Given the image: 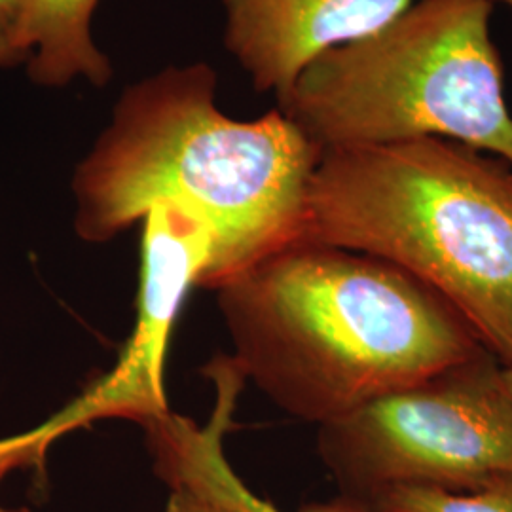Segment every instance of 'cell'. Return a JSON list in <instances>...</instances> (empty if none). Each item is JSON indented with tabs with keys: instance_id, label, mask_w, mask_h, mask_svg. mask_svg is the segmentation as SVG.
Segmentation results:
<instances>
[{
	"instance_id": "6da1fadb",
	"label": "cell",
	"mask_w": 512,
	"mask_h": 512,
	"mask_svg": "<svg viewBox=\"0 0 512 512\" xmlns=\"http://www.w3.org/2000/svg\"><path fill=\"white\" fill-rule=\"evenodd\" d=\"M207 63L167 67L131 84L73 177L74 230L107 243L154 203L200 220L211 238L202 287L215 291L302 241L321 148L279 109L236 120L217 107Z\"/></svg>"
},
{
	"instance_id": "7a4b0ae2",
	"label": "cell",
	"mask_w": 512,
	"mask_h": 512,
	"mask_svg": "<svg viewBox=\"0 0 512 512\" xmlns=\"http://www.w3.org/2000/svg\"><path fill=\"white\" fill-rule=\"evenodd\" d=\"M215 293L243 382L315 427L484 348L458 311L418 279L321 243L277 251Z\"/></svg>"
},
{
	"instance_id": "3957f363",
	"label": "cell",
	"mask_w": 512,
	"mask_h": 512,
	"mask_svg": "<svg viewBox=\"0 0 512 512\" xmlns=\"http://www.w3.org/2000/svg\"><path fill=\"white\" fill-rule=\"evenodd\" d=\"M302 241L374 256L442 296L512 366V167L423 137L327 148Z\"/></svg>"
},
{
	"instance_id": "277c9868",
	"label": "cell",
	"mask_w": 512,
	"mask_h": 512,
	"mask_svg": "<svg viewBox=\"0 0 512 512\" xmlns=\"http://www.w3.org/2000/svg\"><path fill=\"white\" fill-rule=\"evenodd\" d=\"M490 0H418L313 59L277 101L321 148L439 137L512 167V114Z\"/></svg>"
},
{
	"instance_id": "5b68a950",
	"label": "cell",
	"mask_w": 512,
	"mask_h": 512,
	"mask_svg": "<svg viewBox=\"0 0 512 512\" xmlns=\"http://www.w3.org/2000/svg\"><path fill=\"white\" fill-rule=\"evenodd\" d=\"M490 349L317 427L342 497L395 486L475 490L512 469V393Z\"/></svg>"
},
{
	"instance_id": "8992f818",
	"label": "cell",
	"mask_w": 512,
	"mask_h": 512,
	"mask_svg": "<svg viewBox=\"0 0 512 512\" xmlns=\"http://www.w3.org/2000/svg\"><path fill=\"white\" fill-rule=\"evenodd\" d=\"M137 321L118 363L99 384L35 431L0 442V480L10 469L37 463L52 440L93 421L126 418L145 423L169 414L165 353L184 300L202 287L211 238L202 222L171 203H154L143 217Z\"/></svg>"
},
{
	"instance_id": "52a82bcc",
	"label": "cell",
	"mask_w": 512,
	"mask_h": 512,
	"mask_svg": "<svg viewBox=\"0 0 512 512\" xmlns=\"http://www.w3.org/2000/svg\"><path fill=\"white\" fill-rule=\"evenodd\" d=\"M416 0H222L224 44L256 92L287 97L313 59L380 31Z\"/></svg>"
},
{
	"instance_id": "ba28073f",
	"label": "cell",
	"mask_w": 512,
	"mask_h": 512,
	"mask_svg": "<svg viewBox=\"0 0 512 512\" xmlns=\"http://www.w3.org/2000/svg\"><path fill=\"white\" fill-rule=\"evenodd\" d=\"M217 410L207 425L173 416L148 425L147 433L156 461V473L171 486H190L217 495L241 512H283L274 503L249 490L228 465L222 435L232 420L239 385L219 380ZM300 512H380L365 503L340 497L329 503H311Z\"/></svg>"
},
{
	"instance_id": "9c48e42d",
	"label": "cell",
	"mask_w": 512,
	"mask_h": 512,
	"mask_svg": "<svg viewBox=\"0 0 512 512\" xmlns=\"http://www.w3.org/2000/svg\"><path fill=\"white\" fill-rule=\"evenodd\" d=\"M99 0H21L14 46L27 55V74L42 88L88 80L103 88L112 78L109 55L92 38Z\"/></svg>"
},
{
	"instance_id": "30bf717a",
	"label": "cell",
	"mask_w": 512,
	"mask_h": 512,
	"mask_svg": "<svg viewBox=\"0 0 512 512\" xmlns=\"http://www.w3.org/2000/svg\"><path fill=\"white\" fill-rule=\"evenodd\" d=\"M380 512H512V469L467 492L435 486H395L365 503Z\"/></svg>"
},
{
	"instance_id": "8fae6325",
	"label": "cell",
	"mask_w": 512,
	"mask_h": 512,
	"mask_svg": "<svg viewBox=\"0 0 512 512\" xmlns=\"http://www.w3.org/2000/svg\"><path fill=\"white\" fill-rule=\"evenodd\" d=\"M164 512H241L217 495L190 486H171Z\"/></svg>"
},
{
	"instance_id": "7c38bea8",
	"label": "cell",
	"mask_w": 512,
	"mask_h": 512,
	"mask_svg": "<svg viewBox=\"0 0 512 512\" xmlns=\"http://www.w3.org/2000/svg\"><path fill=\"white\" fill-rule=\"evenodd\" d=\"M21 0H0V38L14 44Z\"/></svg>"
},
{
	"instance_id": "4fadbf2b",
	"label": "cell",
	"mask_w": 512,
	"mask_h": 512,
	"mask_svg": "<svg viewBox=\"0 0 512 512\" xmlns=\"http://www.w3.org/2000/svg\"><path fill=\"white\" fill-rule=\"evenodd\" d=\"M18 63H27V55L19 52L12 42L0 38V67H12Z\"/></svg>"
},
{
	"instance_id": "5bb4252c",
	"label": "cell",
	"mask_w": 512,
	"mask_h": 512,
	"mask_svg": "<svg viewBox=\"0 0 512 512\" xmlns=\"http://www.w3.org/2000/svg\"><path fill=\"white\" fill-rule=\"evenodd\" d=\"M503 374H505V384H507L509 391L512 393V366H505Z\"/></svg>"
},
{
	"instance_id": "9a60e30c",
	"label": "cell",
	"mask_w": 512,
	"mask_h": 512,
	"mask_svg": "<svg viewBox=\"0 0 512 512\" xmlns=\"http://www.w3.org/2000/svg\"><path fill=\"white\" fill-rule=\"evenodd\" d=\"M0 512H31L27 507H6V505H0Z\"/></svg>"
},
{
	"instance_id": "2e32d148",
	"label": "cell",
	"mask_w": 512,
	"mask_h": 512,
	"mask_svg": "<svg viewBox=\"0 0 512 512\" xmlns=\"http://www.w3.org/2000/svg\"><path fill=\"white\" fill-rule=\"evenodd\" d=\"M490 2H492V4H494V2H501V4H507L509 8H512V0H490Z\"/></svg>"
}]
</instances>
